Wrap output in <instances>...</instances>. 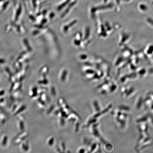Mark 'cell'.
I'll use <instances>...</instances> for the list:
<instances>
[{
	"label": "cell",
	"mask_w": 153,
	"mask_h": 153,
	"mask_svg": "<svg viewBox=\"0 0 153 153\" xmlns=\"http://www.w3.org/2000/svg\"><path fill=\"white\" fill-rule=\"evenodd\" d=\"M152 140L149 137L146 140L143 141L140 144L137 145V146L136 147V149L137 150L140 151L143 149L146 148L147 147L150 146L152 144Z\"/></svg>",
	"instance_id": "1"
},
{
	"label": "cell",
	"mask_w": 153,
	"mask_h": 153,
	"mask_svg": "<svg viewBox=\"0 0 153 153\" xmlns=\"http://www.w3.org/2000/svg\"><path fill=\"white\" fill-rule=\"evenodd\" d=\"M139 124L138 129L140 134L148 133L149 126L147 123Z\"/></svg>",
	"instance_id": "2"
},
{
	"label": "cell",
	"mask_w": 153,
	"mask_h": 153,
	"mask_svg": "<svg viewBox=\"0 0 153 153\" xmlns=\"http://www.w3.org/2000/svg\"><path fill=\"white\" fill-rule=\"evenodd\" d=\"M117 109L122 112L126 113L129 114L131 112V108L130 107L127 105H120L118 107Z\"/></svg>",
	"instance_id": "3"
},
{
	"label": "cell",
	"mask_w": 153,
	"mask_h": 153,
	"mask_svg": "<svg viewBox=\"0 0 153 153\" xmlns=\"http://www.w3.org/2000/svg\"><path fill=\"white\" fill-rule=\"evenodd\" d=\"M148 114L144 115L137 118L136 120V122L137 123L140 124L145 123H148Z\"/></svg>",
	"instance_id": "4"
},
{
	"label": "cell",
	"mask_w": 153,
	"mask_h": 153,
	"mask_svg": "<svg viewBox=\"0 0 153 153\" xmlns=\"http://www.w3.org/2000/svg\"><path fill=\"white\" fill-rule=\"evenodd\" d=\"M144 104L143 100L140 99L136 101L134 105V107L137 110H141L142 109L143 106H144V105H143Z\"/></svg>",
	"instance_id": "5"
},
{
	"label": "cell",
	"mask_w": 153,
	"mask_h": 153,
	"mask_svg": "<svg viewBox=\"0 0 153 153\" xmlns=\"http://www.w3.org/2000/svg\"><path fill=\"white\" fill-rule=\"evenodd\" d=\"M148 122L151 124V125L153 127V116L152 114H148Z\"/></svg>",
	"instance_id": "6"
},
{
	"label": "cell",
	"mask_w": 153,
	"mask_h": 153,
	"mask_svg": "<svg viewBox=\"0 0 153 153\" xmlns=\"http://www.w3.org/2000/svg\"><path fill=\"white\" fill-rule=\"evenodd\" d=\"M149 108H150L151 112L153 113V103H152V104L150 105V107H149Z\"/></svg>",
	"instance_id": "7"
}]
</instances>
